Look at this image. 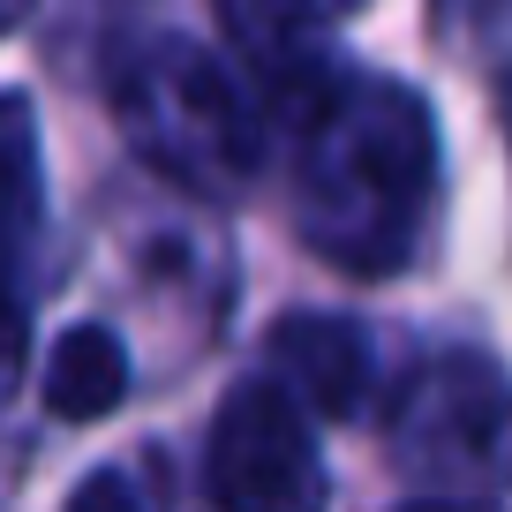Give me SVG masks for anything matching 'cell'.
<instances>
[{
	"instance_id": "obj_1",
	"label": "cell",
	"mask_w": 512,
	"mask_h": 512,
	"mask_svg": "<svg viewBox=\"0 0 512 512\" xmlns=\"http://www.w3.org/2000/svg\"><path fill=\"white\" fill-rule=\"evenodd\" d=\"M437 189V136L415 91L339 76L302 106L294 128V211L309 249L354 272H392L415 249Z\"/></svg>"
},
{
	"instance_id": "obj_2",
	"label": "cell",
	"mask_w": 512,
	"mask_h": 512,
	"mask_svg": "<svg viewBox=\"0 0 512 512\" xmlns=\"http://www.w3.org/2000/svg\"><path fill=\"white\" fill-rule=\"evenodd\" d=\"M121 128L128 144L144 151L151 166H166L174 181L189 189H211V196H234L249 181L256 151V113L249 98L234 91L219 61L189 38H151L136 61L121 68Z\"/></svg>"
},
{
	"instance_id": "obj_3",
	"label": "cell",
	"mask_w": 512,
	"mask_h": 512,
	"mask_svg": "<svg viewBox=\"0 0 512 512\" xmlns=\"http://www.w3.org/2000/svg\"><path fill=\"white\" fill-rule=\"evenodd\" d=\"M211 505L219 512H317L324 467L309 445V407L279 384H241L211 422Z\"/></svg>"
},
{
	"instance_id": "obj_4",
	"label": "cell",
	"mask_w": 512,
	"mask_h": 512,
	"mask_svg": "<svg viewBox=\"0 0 512 512\" xmlns=\"http://www.w3.org/2000/svg\"><path fill=\"white\" fill-rule=\"evenodd\" d=\"M400 452L415 475L452 482H512V384L482 362L422 369L400 400Z\"/></svg>"
},
{
	"instance_id": "obj_5",
	"label": "cell",
	"mask_w": 512,
	"mask_h": 512,
	"mask_svg": "<svg viewBox=\"0 0 512 512\" xmlns=\"http://www.w3.org/2000/svg\"><path fill=\"white\" fill-rule=\"evenodd\" d=\"M272 354H279V377L302 392L309 415H354V407H362V392H369V347H362L354 324H339V317L332 324H324V317H294V324H279Z\"/></svg>"
},
{
	"instance_id": "obj_6",
	"label": "cell",
	"mask_w": 512,
	"mask_h": 512,
	"mask_svg": "<svg viewBox=\"0 0 512 512\" xmlns=\"http://www.w3.org/2000/svg\"><path fill=\"white\" fill-rule=\"evenodd\" d=\"M121 392H128L121 339H113L106 324H76V332L53 347V362H46V407L61 422H98V415L121 407Z\"/></svg>"
},
{
	"instance_id": "obj_7",
	"label": "cell",
	"mask_w": 512,
	"mask_h": 512,
	"mask_svg": "<svg viewBox=\"0 0 512 512\" xmlns=\"http://www.w3.org/2000/svg\"><path fill=\"white\" fill-rule=\"evenodd\" d=\"M219 8H226V23H234L256 53H294L309 31L354 16L362 0H219Z\"/></svg>"
},
{
	"instance_id": "obj_8",
	"label": "cell",
	"mask_w": 512,
	"mask_h": 512,
	"mask_svg": "<svg viewBox=\"0 0 512 512\" xmlns=\"http://www.w3.org/2000/svg\"><path fill=\"white\" fill-rule=\"evenodd\" d=\"M38 211V121L31 98L0 91V234L31 226Z\"/></svg>"
},
{
	"instance_id": "obj_9",
	"label": "cell",
	"mask_w": 512,
	"mask_h": 512,
	"mask_svg": "<svg viewBox=\"0 0 512 512\" xmlns=\"http://www.w3.org/2000/svg\"><path fill=\"white\" fill-rule=\"evenodd\" d=\"M68 512H144V505H136V482H128L121 467H106V475H91L68 497Z\"/></svg>"
},
{
	"instance_id": "obj_10",
	"label": "cell",
	"mask_w": 512,
	"mask_h": 512,
	"mask_svg": "<svg viewBox=\"0 0 512 512\" xmlns=\"http://www.w3.org/2000/svg\"><path fill=\"white\" fill-rule=\"evenodd\" d=\"M23 384V309H16V294L0 287V400Z\"/></svg>"
},
{
	"instance_id": "obj_11",
	"label": "cell",
	"mask_w": 512,
	"mask_h": 512,
	"mask_svg": "<svg viewBox=\"0 0 512 512\" xmlns=\"http://www.w3.org/2000/svg\"><path fill=\"white\" fill-rule=\"evenodd\" d=\"M23 16H31V0H0V38L16 31V23H23Z\"/></svg>"
},
{
	"instance_id": "obj_12",
	"label": "cell",
	"mask_w": 512,
	"mask_h": 512,
	"mask_svg": "<svg viewBox=\"0 0 512 512\" xmlns=\"http://www.w3.org/2000/svg\"><path fill=\"white\" fill-rule=\"evenodd\" d=\"M407 512H467V505H407Z\"/></svg>"
}]
</instances>
